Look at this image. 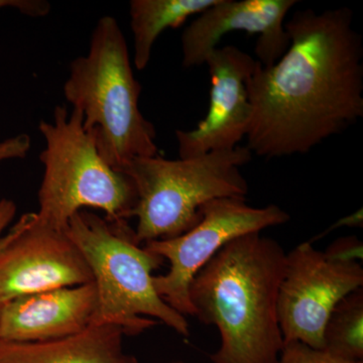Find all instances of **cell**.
Here are the masks:
<instances>
[{
    "label": "cell",
    "mask_w": 363,
    "mask_h": 363,
    "mask_svg": "<svg viewBox=\"0 0 363 363\" xmlns=\"http://www.w3.org/2000/svg\"><path fill=\"white\" fill-rule=\"evenodd\" d=\"M350 7L297 11L290 45L274 65L257 62L247 83L252 108L245 147L274 159L304 155L363 117V43Z\"/></svg>",
    "instance_id": "6da1fadb"
},
{
    "label": "cell",
    "mask_w": 363,
    "mask_h": 363,
    "mask_svg": "<svg viewBox=\"0 0 363 363\" xmlns=\"http://www.w3.org/2000/svg\"><path fill=\"white\" fill-rule=\"evenodd\" d=\"M283 247L262 233L229 241L189 286L194 316L214 325L220 346L212 363H277L284 345L278 297Z\"/></svg>",
    "instance_id": "7a4b0ae2"
},
{
    "label": "cell",
    "mask_w": 363,
    "mask_h": 363,
    "mask_svg": "<svg viewBox=\"0 0 363 363\" xmlns=\"http://www.w3.org/2000/svg\"><path fill=\"white\" fill-rule=\"evenodd\" d=\"M140 93L121 26L104 16L89 51L72 61L64 95L82 114L85 130L94 133L100 156L116 171L135 157L160 155L154 124L138 106Z\"/></svg>",
    "instance_id": "3957f363"
},
{
    "label": "cell",
    "mask_w": 363,
    "mask_h": 363,
    "mask_svg": "<svg viewBox=\"0 0 363 363\" xmlns=\"http://www.w3.org/2000/svg\"><path fill=\"white\" fill-rule=\"evenodd\" d=\"M66 231L84 257L96 288L92 325L118 327L135 336L164 323L189 337L185 316L167 304L154 286L152 272L164 260L138 242L128 221H111L82 210L69 220Z\"/></svg>",
    "instance_id": "277c9868"
},
{
    "label": "cell",
    "mask_w": 363,
    "mask_h": 363,
    "mask_svg": "<svg viewBox=\"0 0 363 363\" xmlns=\"http://www.w3.org/2000/svg\"><path fill=\"white\" fill-rule=\"evenodd\" d=\"M247 147L215 150L188 159L157 155L135 157L121 172L135 186V238L145 245L187 233L201 219V208L218 198H247L248 184L240 168L252 161Z\"/></svg>",
    "instance_id": "5b68a950"
},
{
    "label": "cell",
    "mask_w": 363,
    "mask_h": 363,
    "mask_svg": "<svg viewBox=\"0 0 363 363\" xmlns=\"http://www.w3.org/2000/svg\"><path fill=\"white\" fill-rule=\"evenodd\" d=\"M40 154L44 176L39 191L38 215L47 223L66 230L79 211L101 210L111 221H128L138 203L133 180L109 166L98 152L96 138L86 131L77 109L71 113L57 106L52 123L42 121Z\"/></svg>",
    "instance_id": "8992f818"
},
{
    "label": "cell",
    "mask_w": 363,
    "mask_h": 363,
    "mask_svg": "<svg viewBox=\"0 0 363 363\" xmlns=\"http://www.w3.org/2000/svg\"><path fill=\"white\" fill-rule=\"evenodd\" d=\"M278 205L252 207L245 198H218L201 208V219L187 233L169 240L145 243L150 252L169 262V271L154 277L160 297L177 312L194 316L189 286L203 267L229 241L290 221Z\"/></svg>",
    "instance_id": "52a82bcc"
},
{
    "label": "cell",
    "mask_w": 363,
    "mask_h": 363,
    "mask_svg": "<svg viewBox=\"0 0 363 363\" xmlns=\"http://www.w3.org/2000/svg\"><path fill=\"white\" fill-rule=\"evenodd\" d=\"M362 286V264L333 262L310 241L286 253L278 297L284 342L300 341L324 350V327L332 310L345 296Z\"/></svg>",
    "instance_id": "ba28073f"
},
{
    "label": "cell",
    "mask_w": 363,
    "mask_h": 363,
    "mask_svg": "<svg viewBox=\"0 0 363 363\" xmlns=\"http://www.w3.org/2000/svg\"><path fill=\"white\" fill-rule=\"evenodd\" d=\"M92 281L87 262L64 229L26 213L0 236V305Z\"/></svg>",
    "instance_id": "9c48e42d"
},
{
    "label": "cell",
    "mask_w": 363,
    "mask_h": 363,
    "mask_svg": "<svg viewBox=\"0 0 363 363\" xmlns=\"http://www.w3.org/2000/svg\"><path fill=\"white\" fill-rule=\"evenodd\" d=\"M205 64L211 76L209 109L195 130L176 131L180 159L235 149L252 123L247 83L257 60L235 45H225L215 49Z\"/></svg>",
    "instance_id": "30bf717a"
},
{
    "label": "cell",
    "mask_w": 363,
    "mask_h": 363,
    "mask_svg": "<svg viewBox=\"0 0 363 363\" xmlns=\"http://www.w3.org/2000/svg\"><path fill=\"white\" fill-rule=\"evenodd\" d=\"M297 4V0H217L182 35L184 68L205 64L222 38L233 32L257 35V62L274 65L290 45L285 18Z\"/></svg>",
    "instance_id": "8fae6325"
},
{
    "label": "cell",
    "mask_w": 363,
    "mask_h": 363,
    "mask_svg": "<svg viewBox=\"0 0 363 363\" xmlns=\"http://www.w3.org/2000/svg\"><path fill=\"white\" fill-rule=\"evenodd\" d=\"M97 307L94 283L13 298L0 308V340L39 342L89 328Z\"/></svg>",
    "instance_id": "7c38bea8"
},
{
    "label": "cell",
    "mask_w": 363,
    "mask_h": 363,
    "mask_svg": "<svg viewBox=\"0 0 363 363\" xmlns=\"http://www.w3.org/2000/svg\"><path fill=\"white\" fill-rule=\"evenodd\" d=\"M121 328L91 325L76 335L39 341L0 340V363H140L123 348Z\"/></svg>",
    "instance_id": "4fadbf2b"
},
{
    "label": "cell",
    "mask_w": 363,
    "mask_h": 363,
    "mask_svg": "<svg viewBox=\"0 0 363 363\" xmlns=\"http://www.w3.org/2000/svg\"><path fill=\"white\" fill-rule=\"evenodd\" d=\"M217 0H133L130 4L133 35V64L142 71L149 65L152 47L167 28H177L199 16Z\"/></svg>",
    "instance_id": "5bb4252c"
},
{
    "label": "cell",
    "mask_w": 363,
    "mask_h": 363,
    "mask_svg": "<svg viewBox=\"0 0 363 363\" xmlns=\"http://www.w3.org/2000/svg\"><path fill=\"white\" fill-rule=\"evenodd\" d=\"M324 350L363 362V288L348 294L332 310L323 332Z\"/></svg>",
    "instance_id": "9a60e30c"
},
{
    "label": "cell",
    "mask_w": 363,
    "mask_h": 363,
    "mask_svg": "<svg viewBox=\"0 0 363 363\" xmlns=\"http://www.w3.org/2000/svg\"><path fill=\"white\" fill-rule=\"evenodd\" d=\"M277 363H363L336 357L325 350H317L300 341L284 342Z\"/></svg>",
    "instance_id": "2e32d148"
},
{
    "label": "cell",
    "mask_w": 363,
    "mask_h": 363,
    "mask_svg": "<svg viewBox=\"0 0 363 363\" xmlns=\"http://www.w3.org/2000/svg\"><path fill=\"white\" fill-rule=\"evenodd\" d=\"M323 252L327 259L333 262L360 264L363 259V245L357 236H345L334 240Z\"/></svg>",
    "instance_id": "e0dca14e"
},
{
    "label": "cell",
    "mask_w": 363,
    "mask_h": 363,
    "mask_svg": "<svg viewBox=\"0 0 363 363\" xmlns=\"http://www.w3.org/2000/svg\"><path fill=\"white\" fill-rule=\"evenodd\" d=\"M32 147L30 135L23 133L0 142V162L11 159H25Z\"/></svg>",
    "instance_id": "ac0fdd59"
},
{
    "label": "cell",
    "mask_w": 363,
    "mask_h": 363,
    "mask_svg": "<svg viewBox=\"0 0 363 363\" xmlns=\"http://www.w3.org/2000/svg\"><path fill=\"white\" fill-rule=\"evenodd\" d=\"M13 7L33 18H42L51 11V4L45 0H0V9Z\"/></svg>",
    "instance_id": "d6986e66"
},
{
    "label": "cell",
    "mask_w": 363,
    "mask_h": 363,
    "mask_svg": "<svg viewBox=\"0 0 363 363\" xmlns=\"http://www.w3.org/2000/svg\"><path fill=\"white\" fill-rule=\"evenodd\" d=\"M363 225V215L362 209L357 210L354 213L347 215V216L343 217V218L339 219L337 222L329 227L327 230H325L321 235H318L314 240H317L319 238H323L326 234L332 233V231L336 230L338 228H342V227H362Z\"/></svg>",
    "instance_id": "ffe728a7"
},
{
    "label": "cell",
    "mask_w": 363,
    "mask_h": 363,
    "mask_svg": "<svg viewBox=\"0 0 363 363\" xmlns=\"http://www.w3.org/2000/svg\"><path fill=\"white\" fill-rule=\"evenodd\" d=\"M16 213V203L9 199L0 200V236L13 220Z\"/></svg>",
    "instance_id": "44dd1931"
},
{
    "label": "cell",
    "mask_w": 363,
    "mask_h": 363,
    "mask_svg": "<svg viewBox=\"0 0 363 363\" xmlns=\"http://www.w3.org/2000/svg\"><path fill=\"white\" fill-rule=\"evenodd\" d=\"M168 363H186V362H181V360H177V362H168Z\"/></svg>",
    "instance_id": "7402d4cb"
},
{
    "label": "cell",
    "mask_w": 363,
    "mask_h": 363,
    "mask_svg": "<svg viewBox=\"0 0 363 363\" xmlns=\"http://www.w3.org/2000/svg\"><path fill=\"white\" fill-rule=\"evenodd\" d=\"M0 308H1V305H0Z\"/></svg>",
    "instance_id": "603a6c76"
}]
</instances>
